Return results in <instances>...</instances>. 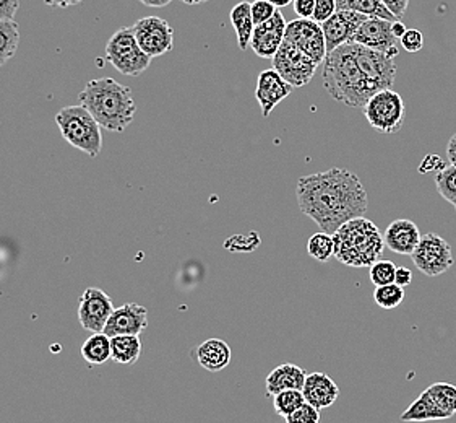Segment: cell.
<instances>
[{"label": "cell", "instance_id": "46", "mask_svg": "<svg viewBox=\"0 0 456 423\" xmlns=\"http://www.w3.org/2000/svg\"><path fill=\"white\" fill-rule=\"evenodd\" d=\"M146 7H151V9H159V7H166L169 5L173 0H140Z\"/></svg>", "mask_w": 456, "mask_h": 423}, {"label": "cell", "instance_id": "14", "mask_svg": "<svg viewBox=\"0 0 456 423\" xmlns=\"http://www.w3.org/2000/svg\"><path fill=\"white\" fill-rule=\"evenodd\" d=\"M392 23L390 20L377 19V17H367L364 23L359 27L356 35L353 37L351 43H357L365 47H370L379 53H384L395 59L398 53L396 43L400 41L395 37L392 31Z\"/></svg>", "mask_w": 456, "mask_h": 423}, {"label": "cell", "instance_id": "20", "mask_svg": "<svg viewBox=\"0 0 456 423\" xmlns=\"http://www.w3.org/2000/svg\"><path fill=\"white\" fill-rule=\"evenodd\" d=\"M420 236L422 235L414 221L398 219V220H393L385 230V246L396 254L411 256L412 251L418 246Z\"/></svg>", "mask_w": 456, "mask_h": 423}, {"label": "cell", "instance_id": "8", "mask_svg": "<svg viewBox=\"0 0 456 423\" xmlns=\"http://www.w3.org/2000/svg\"><path fill=\"white\" fill-rule=\"evenodd\" d=\"M411 258L416 269L428 277L445 274L455 262L450 243L437 233L422 235Z\"/></svg>", "mask_w": 456, "mask_h": 423}, {"label": "cell", "instance_id": "11", "mask_svg": "<svg viewBox=\"0 0 456 423\" xmlns=\"http://www.w3.org/2000/svg\"><path fill=\"white\" fill-rule=\"evenodd\" d=\"M132 28L138 45L151 59L173 51L174 29L166 20L159 17H145L138 20Z\"/></svg>", "mask_w": 456, "mask_h": 423}, {"label": "cell", "instance_id": "28", "mask_svg": "<svg viewBox=\"0 0 456 423\" xmlns=\"http://www.w3.org/2000/svg\"><path fill=\"white\" fill-rule=\"evenodd\" d=\"M82 357L94 367L104 365L110 359V337L104 332L93 334L92 337L83 344Z\"/></svg>", "mask_w": 456, "mask_h": 423}, {"label": "cell", "instance_id": "33", "mask_svg": "<svg viewBox=\"0 0 456 423\" xmlns=\"http://www.w3.org/2000/svg\"><path fill=\"white\" fill-rule=\"evenodd\" d=\"M375 303L384 310H395L403 303L404 300V288L396 284L390 286H377L374 292Z\"/></svg>", "mask_w": 456, "mask_h": 423}, {"label": "cell", "instance_id": "22", "mask_svg": "<svg viewBox=\"0 0 456 423\" xmlns=\"http://www.w3.org/2000/svg\"><path fill=\"white\" fill-rule=\"evenodd\" d=\"M195 357L201 369L216 373L231 363V347L221 339H208L195 349Z\"/></svg>", "mask_w": 456, "mask_h": 423}, {"label": "cell", "instance_id": "32", "mask_svg": "<svg viewBox=\"0 0 456 423\" xmlns=\"http://www.w3.org/2000/svg\"><path fill=\"white\" fill-rule=\"evenodd\" d=\"M436 187L444 201L452 203L456 211V166H445L436 176Z\"/></svg>", "mask_w": 456, "mask_h": 423}, {"label": "cell", "instance_id": "40", "mask_svg": "<svg viewBox=\"0 0 456 423\" xmlns=\"http://www.w3.org/2000/svg\"><path fill=\"white\" fill-rule=\"evenodd\" d=\"M19 9V0H0V20H15Z\"/></svg>", "mask_w": 456, "mask_h": 423}, {"label": "cell", "instance_id": "38", "mask_svg": "<svg viewBox=\"0 0 456 423\" xmlns=\"http://www.w3.org/2000/svg\"><path fill=\"white\" fill-rule=\"evenodd\" d=\"M337 0H315V10H314V17L312 20L317 23H323L333 15L337 13Z\"/></svg>", "mask_w": 456, "mask_h": 423}, {"label": "cell", "instance_id": "31", "mask_svg": "<svg viewBox=\"0 0 456 423\" xmlns=\"http://www.w3.org/2000/svg\"><path fill=\"white\" fill-rule=\"evenodd\" d=\"M305 402L301 389H286L273 396L274 412L280 417H288Z\"/></svg>", "mask_w": 456, "mask_h": 423}, {"label": "cell", "instance_id": "39", "mask_svg": "<svg viewBox=\"0 0 456 423\" xmlns=\"http://www.w3.org/2000/svg\"><path fill=\"white\" fill-rule=\"evenodd\" d=\"M294 12L297 13L299 19H312L314 10H315V0H292Z\"/></svg>", "mask_w": 456, "mask_h": 423}, {"label": "cell", "instance_id": "10", "mask_svg": "<svg viewBox=\"0 0 456 423\" xmlns=\"http://www.w3.org/2000/svg\"><path fill=\"white\" fill-rule=\"evenodd\" d=\"M284 41L309 55L317 65L322 64L329 54L322 25L312 19L292 20L291 23H288Z\"/></svg>", "mask_w": 456, "mask_h": 423}, {"label": "cell", "instance_id": "34", "mask_svg": "<svg viewBox=\"0 0 456 423\" xmlns=\"http://www.w3.org/2000/svg\"><path fill=\"white\" fill-rule=\"evenodd\" d=\"M395 274H396V266L393 264L392 261H387V259H379L377 262H374L370 269H369V277H370V282L375 286H390L395 284Z\"/></svg>", "mask_w": 456, "mask_h": 423}, {"label": "cell", "instance_id": "13", "mask_svg": "<svg viewBox=\"0 0 456 423\" xmlns=\"http://www.w3.org/2000/svg\"><path fill=\"white\" fill-rule=\"evenodd\" d=\"M114 313V304L110 294H104L100 288L90 286L83 292L78 302V319L85 331H104L110 321V314Z\"/></svg>", "mask_w": 456, "mask_h": 423}, {"label": "cell", "instance_id": "15", "mask_svg": "<svg viewBox=\"0 0 456 423\" xmlns=\"http://www.w3.org/2000/svg\"><path fill=\"white\" fill-rule=\"evenodd\" d=\"M367 20V15L351 12V10H337L327 21L322 23V29L325 35L327 53L335 51L337 47L343 46L353 41L359 27Z\"/></svg>", "mask_w": 456, "mask_h": 423}, {"label": "cell", "instance_id": "16", "mask_svg": "<svg viewBox=\"0 0 456 423\" xmlns=\"http://www.w3.org/2000/svg\"><path fill=\"white\" fill-rule=\"evenodd\" d=\"M286 20L284 15L276 10L272 19L262 25H256L254 35L250 39V47L258 57L262 59H273L280 46L283 45L284 33H286Z\"/></svg>", "mask_w": 456, "mask_h": 423}, {"label": "cell", "instance_id": "3", "mask_svg": "<svg viewBox=\"0 0 456 423\" xmlns=\"http://www.w3.org/2000/svg\"><path fill=\"white\" fill-rule=\"evenodd\" d=\"M78 102L92 112L102 129L110 132H124L137 112L132 90L110 77L86 83Z\"/></svg>", "mask_w": 456, "mask_h": 423}, {"label": "cell", "instance_id": "26", "mask_svg": "<svg viewBox=\"0 0 456 423\" xmlns=\"http://www.w3.org/2000/svg\"><path fill=\"white\" fill-rule=\"evenodd\" d=\"M337 7L338 10H351L367 17H377L390 21L398 20L385 5L384 0H337Z\"/></svg>", "mask_w": 456, "mask_h": 423}, {"label": "cell", "instance_id": "19", "mask_svg": "<svg viewBox=\"0 0 456 423\" xmlns=\"http://www.w3.org/2000/svg\"><path fill=\"white\" fill-rule=\"evenodd\" d=\"M302 394H304L307 404L314 405L319 411H323L337 402V399L339 397V387L330 375L315 371L305 377Z\"/></svg>", "mask_w": 456, "mask_h": 423}, {"label": "cell", "instance_id": "9", "mask_svg": "<svg viewBox=\"0 0 456 423\" xmlns=\"http://www.w3.org/2000/svg\"><path fill=\"white\" fill-rule=\"evenodd\" d=\"M317 67L309 55L301 53L288 41L278 49L273 57V69L294 88H301L311 82L317 72Z\"/></svg>", "mask_w": 456, "mask_h": 423}, {"label": "cell", "instance_id": "5", "mask_svg": "<svg viewBox=\"0 0 456 423\" xmlns=\"http://www.w3.org/2000/svg\"><path fill=\"white\" fill-rule=\"evenodd\" d=\"M55 124L59 126L62 137L77 150H82L88 157L96 158L102 148V134L100 124L92 112L82 104L67 106L55 114Z\"/></svg>", "mask_w": 456, "mask_h": 423}, {"label": "cell", "instance_id": "48", "mask_svg": "<svg viewBox=\"0 0 456 423\" xmlns=\"http://www.w3.org/2000/svg\"><path fill=\"white\" fill-rule=\"evenodd\" d=\"M268 2H272L276 9H281L286 5H291L292 0H268Z\"/></svg>", "mask_w": 456, "mask_h": 423}, {"label": "cell", "instance_id": "17", "mask_svg": "<svg viewBox=\"0 0 456 423\" xmlns=\"http://www.w3.org/2000/svg\"><path fill=\"white\" fill-rule=\"evenodd\" d=\"M292 90L294 87L286 82L274 69H268L258 75L256 98L262 110V118H268L274 108L291 95Z\"/></svg>", "mask_w": 456, "mask_h": 423}, {"label": "cell", "instance_id": "43", "mask_svg": "<svg viewBox=\"0 0 456 423\" xmlns=\"http://www.w3.org/2000/svg\"><path fill=\"white\" fill-rule=\"evenodd\" d=\"M412 282V272L408 267H396V274H395V284L396 286H408Z\"/></svg>", "mask_w": 456, "mask_h": 423}, {"label": "cell", "instance_id": "35", "mask_svg": "<svg viewBox=\"0 0 456 423\" xmlns=\"http://www.w3.org/2000/svg\"><path fill=\"white\" fill-rule=\"evenodd\" d=\"M284 420L286 423H320V411L314 405L304 402L297 411L284 417Z\"/></svg>", "mask_w": 456, "mask_h": 423}, {"label": "cell", "instance_id": "49", "mask_svg": "<svg viewBox=\"0 0 456 423\" xmlns=\"http://www.w3.org/2000/svg\"><path fill=\"white\" fill-rule=\"evenodd\" d=\"M183 4H187V5H199V4H205V2H208V0H183Z\"/></svg>", "mask_w": 456, "mask_h": 423}, {"label": "cell", "instance_id": "36", "mask_svg": "<svg viewBox=\"0 0 456 423\" xmlns=\"http://www.w3.org/2000/svg\"><path fill=\"white\" fill-rule=\"evenodd\" d=\"M276 10L278 9L268 0H254L252 2V19H254L256 27L272 19L276 13Z\"/></svg>", "mask_w": 456, "mask_h": 423}, {"label": "cell", "instance_id": "4", "mask_svg": "<svg viewBox=\"0 0 456 423\" xmlns=\"http://www.w3.org/2000/svg\"><path fill=\"white\" fill-rule=\"evenodd\" d=\"M335 258L347 267H370L384 254V235L374 221L357 217L335 233Z\"/></svg>", "mask_w": 456, "mask_h": 423}, {"label": "cell", "instance_id": "1", "mask_svg": "<svg viewBox=\"0 0 456 423\" xmlns=\"http://www.w3.org/2000/svg\"><path fill=\"white\" fill-rule=\"evenodd\" d=\"M296 195L302 213L330 235L346 221L364 217L369 209V195L359 176L345 168L302 176Z\"/></svg>", "mask_w": 456, "mask_h": 423}, {"label": "cell", "instance_id": "25", "mask_svg": "<svg viewBox=\"0 0 456 423\" xmlns=\"http://www.w3.org/2000/svg\"><path fill=\"white\" fill-rule=\"evenodd\" d=\"M142 355L140 336L110 337V360L120 365H134Z\"/></svg>", "mask_w": 456, "mask_h": 423}, {"label": "cell", "instance_id": "27", "mask_svg": "<svg viewBox=\"0 0 456 423\" xmlns=\"http://www.w3.org/2000/svg\"><path fill=\"white\" fill-rule=\"evenodd\" d=\"M19 45V23L15 20H0V67L15 57Z\"/></svg>", "mask_w": 456, "mask_h": 423}, {"label": "cell", "instance_id": "21", "mask_svg": "<svg viewBox=\"0 0 456 423\" xmlns=\"http://www.w3.org/2000/svg\"><path fill=\"white\" fill-rule=\"evenodd\" d=\"M307 373L299 365L294 363H283L266 377L265 379V389L266 394L273 397L274 394L286 391V389H301L305 383Z\"/></svg>", "mask_w": 456, "mask_h": 423}, {"label": "cell", "instance_id": "24", "mask_svg": "<svg viewBox=\"0 0 456 423\" xmlns=\"http://www.w3.org/2000/svg\"><path fill=\"white\" fill-rule=\"evenodd\" d=\"M231 23L238 37L239 49L246 51L247 47H250V39L256 29V23L252 19V4L244 0L234 5L231 10Z\"/></svg>", "mask_w": 456, "mask_h": 423}, {"label": "cell", "instance_id": "6", "mask_svg": "<svg viewBox=\"0 0 456 423\" xmlns=\"http://www.w3.org/2000/svg\"><path fill=\"white\" fill-rule=\"evenodd\" d=\"M106 61L127 77L143 74L151 64V57L138 45L132 27L120 28L110 37L106 46Z\"/></svg>", "mask_w": 456, "mask_h": 423}, {"label": "cell", "instance_id": "37", "mask_svg": "<svg viewBox=\"0 0 456 423\" xmlns=\"http://www.w3.org/2000/svg\"><path fill=\"white\" fill-rule=\"evenodd\" d=\"M402 46L408 51V53H419L420 49L424 47V35L420 33L419 29L410 28L406 29V33L403 35L400 39Z\"/></svg>", "mask_w": 456, "mask_h": 423}, {"label": "cell", "instance_id": "18", "mask_svg": "<svg viewBox=\"0 0 456 423\" xmlns=\"http://www.w3.org/2000/svg\"><path fill=\"white\" fill-rule=\"evenodd\" d=\"M148 326V311L145 306L137 303H127L114 310L110 321L104 328L108 337L116 336H140Z\"/></svg>", "mask_w": 456, "mask_h": 423}, {"label": "cell", "instance_id": "2", "mask_svg": "<svg viewBox=\"0 0 456 423\" xmlns=\"http://www.w3.org/2000/svg\"><path fill=\"white\" fill-rule=\"evenodd\" d=\"M323 88L331 98L349 108H364L379 88L370 82L353 54L351 43L337 47L323 61Z\"/></svg>", "mask_w": 456, "mask_h": 423}, {"label": "cell", "instance_id": "23", "mask_svg": "<svg viewBox=\"0 0 456 423\" xmlns=\"http://www.w3.org/2000/svg\"><path fill=\"white\" fill-rule=\"evenodd\" d=\"M447 412L430 396L429 391H422L419 397L402 414L403 422H432V420H447Z\"/></svg>", "mask_w": 456, "mask_h": 423}, {"label": "cell", "instance_id": "12", "mask_svg": "<svg viewBox=\"0 0 456 423\" xmlns=\"http://www.w3.org/2000/svg\"><path fill=\"white\" fill-rule=\"evenodd\" d=\"M353 54L356 57L357 64L361 70L364 72L365 77L374 83L379 88V92L392 88L395 77H396V64L395 59L388 57L384 53L374 51L370 47L351 43Z\"/></svg>", "mask_w": 456, "mask_h": 423}, {"label": "cell", "instance_id": "30", "mask_svg": "<svg viewBox=\"0 0 456 423\" xmlns=\"http://www.w3.org/2000/svg\"><path fill=\"white\" fill-rule=\"evenodd\" d=\"M430 396L440 405L444 412H447L448 417L456 415V386L450 383H434L428 387Z\"/></svg>", "mask_w": 456, "mask_h": 423}, {"label": "cell", "instance_id": "45", "mask_svg": "<svg viewBox=\"0 0 456 423\" xmlns=\"http://www.w3.org/2000/svg\"><path fill=\"white\" fill-rule=\"evenodd\" d=\"M447 157L450 165L456 166V134L452 136L447 144Z\"/></svg>", "mask_w": 456, "mask_h": 423}, {"label": "cell", "instance_id": "7", "mask_svg": "<svg viewBox=\"0 0 456 423\" xmlns=\"http://www.w3.org/2000/svg\"><path fill=\"white\" fill-rule=\"evenodd\" d=\"M362 111L370 128L380 134H396L402 129L406 118V104L403 102L402 95L393 92L392 88L375 93L365 103Z\"/></svg>", "mask_w": 456, "mask_h": 423}, {"label": "cell", "instance_id": "47", "mask_svg": "<svg viewBox=\"0 0 456 423\" xmlns=\"http://www.w3.org/2000/svg\"><path fill=\"white\" fill-rule=\"evenodd\" d=\"M406 25H403L402 21L400 20H396V21H393L392 23V31L393 35H395V37H398V39H402L403 35L406 33Z\"/></svg>", "mask_w": 456, "mask_h": 423}, {"label": "cell", "instance_id": "42", "mask_svg": "<svg viewBox=\"0 0 456 423\" xmlns=\"http://www.w3.org/2000/svg\"><path fill=\"white\" fill-rule=\"evenodd\" d=\"M444 168H445V163L442 162V158L438 157V155H428L426 160L419 165V173H429V171H434V170L442 171Z\"/></svg>", "mask_w": 456, "mask_h": 423}, {"label": "cell", "instance_id": "44", "mask_svg": "<svg viewBox=\"0 0 456 423\" xmlns=\"http://www.w3.org/2000/svg\"><path fill=\"white\" fill-rule=\"evenodd\" d=\"M83 0H45V4L49 7H59V9H67L72 5L82 4Z\"/></svg>", "mask_w": 456, "mask_h": 423}, {"label": "cell", "instance_id": "29", "mask_svg": "<svg viewBox=\"0 0 456 423\" xmlns=\"http://www.w3.org/2000/svg\"><path fill=\"white\" fill-rule=\"evenodd\" d=\"M307 253L312 259L317 262H329L331 256H335V239L333 235L319 231L312 235L309 243H307Z\"/></svg>", "mask_w": 456, "mask_h": 423}, {"label": "cell", "instance_id": "41", "mask_svg": "<svg viewBox=\"0 0 456 423\" xmlns=\"http://www.w3.org/2000/svg\"><path fill=\"white\" fill-rule=\"evenodd\" d=\"M410 2L411 0H384L385 5L398 20L404 19L408 7H410Z\"/></svg>", "mask_w": 456, "mask_h": 423}]
</instances>
